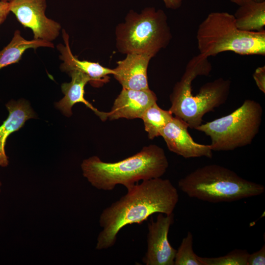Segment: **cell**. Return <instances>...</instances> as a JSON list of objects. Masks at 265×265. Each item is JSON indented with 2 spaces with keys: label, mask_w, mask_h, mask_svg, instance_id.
Segmentation results:
<instances>
[{
  "label": "cell",
  "mask_w": 265,
  "mask_h": 265,
  "mask_svg": "<svg viewBox=\"0 0 265 265\" xmlns=\"http://www.w3.org/2000/svg\"><path fill=\"white\" fill-rule=\"evenodd\" d=\"M178 201V191L168 179L157 178L136 183L103 211L99 219L103 229L98 236L96 249L113 246L119 231L128 225L140 224L155 213H173Z\"/></svg>",
  "instance_id": "1"
},
{
  "label": "cell",
  "mask_w": 265,
  "mask_h": 265,
  "mask_svg": "<svg viewBox=\"0 0 265 265\" xmlns=\"http://www.w3.org/2000/svg\"><path fill=\"white\" fill-rule=\"evenodd\" d=\"M212 70L208 58L199 53L193 56L170 95L171 106L168 110L191 129L201 125L204 115L224 104L228 98L231 82L222 78L205 83L196 95L193 94V80L199 76H208Z\"/></svg>",
  "instance_id": "2"
},
{
  "label": "cell",
  "mask_w": 265,
  "mask_h": 265,
  "mask_svg": "<svg viewBox=\"0 0 265 265\" xmlns=\"http://www.w3.org/2000/svg\"><path fill=\"white\" fill-rule=\"evenodd\" d=\"M169 163L163 149L155 144L144 147L123 160L107 162L97 156L84 159L83 176L98 189L112 190L118 185L129 189L139 181L161 178Z\"/></svg>",
  "instance_id": "3"
},
{
  "label": "cell",
  "mask_w": 265,
  "mask_h": 265,
  "mask_svg": "<svg viewBox=\"0 0 265 265\" xmlns=\"http://www.w3.org/2000/svg\"><path fill=\"white\" fill-rule=\"evenodd\" d=\"M178 186L188 197L211 203L236 201L260 195L265 191L264 185L216 164L195 169L181 179Z\"/></svg>",
  "instance_id": "4"
},
{
  "label": "cell",
  "mask_w": 265,
  "mask_h": 265,
  "mask_svg": "<svg viewBox=\"0 0 265 265\" xmlns=\"http://www.w3.org/2000/svg\"><path fill=\"white\" fill-rule=\"evenodd\" d=\"M199 54L208 58L224 52L240 55L265 54V30L239 29L234 15L210 13L199 25L196 33Z\"/></svg>",
  "instance_id": "5"
},
{
  "label": "cell",
  "mask_w": 265,
  "mask_h": 265,
  "mask_svg": "<svg viewBox=\"0 0 265 265\" xmlns=\"http://www.w3.org/2000/svg\"><path fill=\"white\" fill-rule=\"evenodd\" d=\"M172 35L161 9L146 7L140 13L130 10L115 28L116 47L122 54L146 53L154 57L165 48Z\"/></svg>",
  "instance_id": "6"
},
{
  "label": "cell",
  "mask_w": 265,
  "mask_h": 265,
  "mask_svg": "<svg viewBox=\"0 0 265 265\" xmlns=\"http://www.w3.org/2000/svg\"><path fill=\"white\" fill-rule=\"evenodd\" d=\"M263 113L259 103L247 99L230 114L202 124L195 130L210 137L212 151H231L251 144L259 132Z\"/></svg>",
  "instance_id": "7"
},
{
  "label": "cell",
  "mask_w": 265,
  "mask_h": 265,
  "mask_svg": "<svg viewBox=\"0 0 265 265\" xmlns=\"http://www.w3.org/2000/svg\"><path fill=\"white\" fill-rule=\"evenodd\" d=\"M9 3L10 12L24 27L32 30L33 39L52 42L58 37L61 26L46 16V0H12Z\"/></svg>",
  "instance_id": "8"
},
{
  "label": "cell",
  "mask_w": 265,
  "mask_h": 265,
  "mask_svg": "<svg viewBox=\"0 0 265 265\" xmlns=\"http://www.w3.org/2000/svg\"><path fill=\"white\" fill-rule=\"evenodd\" d=\"M174 214L159 213L156 220L148 223L147 251L142 258L146 265H174L177 250L170 244L168 235Z\"/></svg>",
  "instance_id": "9"
},
{
  "label": "cell",
  "mask_w": 265,
  "mask_h": 265,
  "mask_svg": "<svg viewBox=\"0 0 265 265\" xmlns=\"http://www.w3.org/2000/svg\"><path fill=\"white\" fill-rule=\"evenodd\" d=\"M188 128L185 122L173 116L161 131L160 136L170 151L185 158H212L213 151L210 144L195 142L188 132Z\"/></svg>",
  "instance_id": "10"
},
{
  "label": "cell",
  "mask_w": 265,
  "mask_h": 265,
  "mask_svg": "<svg viewBox=\"0 0 265 265\" xmlns=\"http://www.w3.org/2000/svg\"><path fill=\"white\" fill-rule=\"evenodd\" d=\"M157 95L150 89L122 88L115 99L110 111L106 112L107 119L141 118L145 110L157 103Z\"/></svg>",
  "instance_id": "11"
},
{
  "label": "cell",
  "mask_w": 265,
  "mask_h": 265,
  "mask_svg": "<svg viewBox=\"0 0 265 265\" xmlns=\"http://www.w3.org/2000/svg\"><path fill=\"white\" fill-rule=\"evenodd\" d=\"M64 44L60 43L56 48L60 53L59 58L63 61L60 64L61 71L67 73L73 70L80 71L90 79L92 86L99 87L109 81V75L113 74V69L108 68L98 62L81 60L74 55L69 45V36L66 30H62Z\"/></svg>",
  "instance_id": "12"
},
{
  "label": "cell",
  "mask_w": 265,
  "mask_h": 265,
  "mask_svg": "<svg viewBox=\"0 0 265 265\" xmlns=\"http://www.w3.org/2000/svg\"><path fill=\"white\" fill-rule=\"evenodd\" d=\"M152 55L146 53H130L116 62L113 69L114 78L122 88L133 90L149 89L147 69Z\"/></svg>",
  "instance_id": "13"
},
{
  "label": "cell",
  "mask_w": 265,
  "mask_h": 265,
  "mask_svg": "<svg viewBox=\"0 0 265 265\" xmlns=\"http://www.w3.org/2000/svg\"><path fill=\"white\" fill-rule=\"evenodd\" d=\"M71 78L69 82L61 84V88L64 97L55 103V106L67 117L72 115V107L77 103H81L91 109L103 121L107 120L106 112L101 111L94 107L84 98V87L91 79L85 74L76 70L68 73Z\"/></svg>",
  "instance_id": "14"
},
{
  "label": "cell",
  "mask_w": 265,
  "mask_h": 265,
  "mask_svg": "<svg viewBox=\"0 0 265 265\" xmlns=\"http://www.w3.org/2000/svg\"><path fill=\"white\" fill-rule=\"evenodd\" d=\"M5 106L9 114L0 126V166L2 167L7 166L9 164L5 150L8 137L22 128L27 120L36 117L29 102L23 99L11 100Z\"/></svg>",
  "instance_id": "15"
},
{
  "label": "cell",
  "mask_w": 265,
  "mask_h": 265,
  "mask_svg": "<svg viewBox=\"0 0 265 265\" xmlns=\"http://www.w3.org/2000/svg\"><path fill=\"white\" fill-rule=\"evenodd\" d=\"M237 27L246 31H260L265 26V1L245 0L234 14Z\"/></svg>",
  "instance_id": "16"
},
{
  "label": "cell",
  "mask_w": 265,
  "mask_h": 265,
  "mask_svg": "<svg viewBox=\"0 0 265 265\" xmlns=\"http://www.w3.org/2000/svg\"><path fill=\"white\" fill-rule=\"evenodd\" d=\"M40 47L54 48L52 42L41 40L25 39L19 30H16L10 42L0 51V70L12 64L18 63L24 52L29 49L36 50Z\"/></svg>",
  "instance_id": "17"
},
{
  "label": "cell",
  "mask_w": 265,
  "mask_h": 265,
  "mask_svg": "<svg viewBox=\"0 0 265 265\" xmlns=\"http://www.w3.org/2000/svg\"><path fill=\"white\" fill-rule=\"evenodd\" d=\"M173 116L169 110L162 109L157 103L149 107L141 118L149 139L159 136L161 131Z\"/></svg>",
  "instance_id": "18"
},
{
  "label": "cell",
  "mask_w": 265,
  "mask_h": 265,
  "mask_svg": "<svg viewBox=\"0 0 265 265\" xmlns=\"http://www.w3.org/2000/svg\"><path fill=\"white\" fill-rule=\"evenodd\" d=\"M193 235L188 232L177 250L174 265H203L193 250Z\"/></svg>",
  "instance_id": "19"
},
{
  "label": "cell",
  "mask_w": 265,
  "mask_h": 265,
  "mask_svg": "<svg viewBox=\"0 0 265 265\" xmlns=\"http://www.w3.org/2000/svg\"><path fill=\"white\" fill-rule=\"evenodd\" d=\"M249 253L246 250L235 249L227 255L216 258L201 257L203 265H247Z\"/></svg>",
  "instance_id": "20"
},
{
  "label": "cell",
  "mask_w": 265,
  "mask_h": 265,
  "mask_svg": "<svg viewBox=\"0 0 265 265\" xmlns=\"http://www.w3.org/2000/svg\"><path fill=\"white\" fill-rule=\"evenodd\" d=\"M247 265H265V244L258 251L249 254Z\"/></svg>",
  "instance_id": "21"
},
{
  "label": "cell",
  "mask_w": 265,
  "mask_h": 265,
  "mask_svg": "<svg viewBox=\"0 0 265 265\" xmlns=\"http://www.w3.org/2000/svg\"><path fill=\"white\" fill-rule=\"evenodd\" d=\"M253 79L259 88L265 93V66L258 67L253 75Z\"/></svg>",
  "instance_id": "22"
},
{
  "label": "cell",
  "mask_w": 265,
  "mask_h": 265,
  "mask_svg": "<svg viewBox=\"0 0 265 265\" xmlns=\"http://www.w3.org/2000/svg\"><path fill=\"white\" fill-rule=\"evenodd\" d=\"M9 12V2L0 0V26L6 20Z\"/></svg>",
  "instance_id": "23"
},
{
  "label": "cell",
  "mask_w": 265,
  "mask_h": 265,
  "mask_svg": "<svg viewBox=\"0 0 265 265\" xmlns=\"http://www.w3.org/2000/svg\"><path fill=\"white\" fill-rule=\"evenodd\" d=\"M165 6L170 9H177L180 8L182 3V0H162Z\"/></svg>",
  "instance_id": "24"
},
{
  "label": "cell",
  "mask_w": 265,
  "mask_h": 265,
  "mask_svg": "<svg viewBox=\"0 0 265 265\" xmlns=\"http://www.w3.org/2000/svg\"><path fill=\"white\" fill-rule=\"evenodd\" d=\"M231 2L239 6L242 4L245 0H229Z\"/></svg>",
  "instance_id": "25"
},
{
  "label": "cell",
  "mask_w": 265,
  "mask_h": 265,
  "mask_svg": "<svg viewBox=\"0 0 265 265\" xmlns=\"http://www.w3.org/2000/svg\"><path fill=\"white\" fill-rule=\"evenodd\" d=\"M1 186H2V183H1V181L0 180V194L1 193Z\"/></svg>",
  "instance_id": "26"
},
{
  "label": "cell",
  "mask_w": 265,
  "mask_h": 265,
  "mask_svg": "<svg viewBox=\"0 0 265 265\" xmlns=\"http://www.w3.org/2000/svg\"><path fill=\"white\" fill-rule=\"evenodd\" d=\"M257 1H259V2H263V1H265V0H255Z\"/></svg>",
  "instance_id": "27"
},
{
  "label": "cell",
  "mask_w": 265,
  "mask_h": 265,
  "mask_svg": "<svg viewBox=\"0 0 265 265\" xmlns=\"http://www.w3.org/2000/svg\"><path fill=\"white\" fill-rule=\"evenodd\" d=\"M1 0L4 1L9 2L12 0Z\"/></svg>",
  "instance_id": "28"
}]
</instances>
